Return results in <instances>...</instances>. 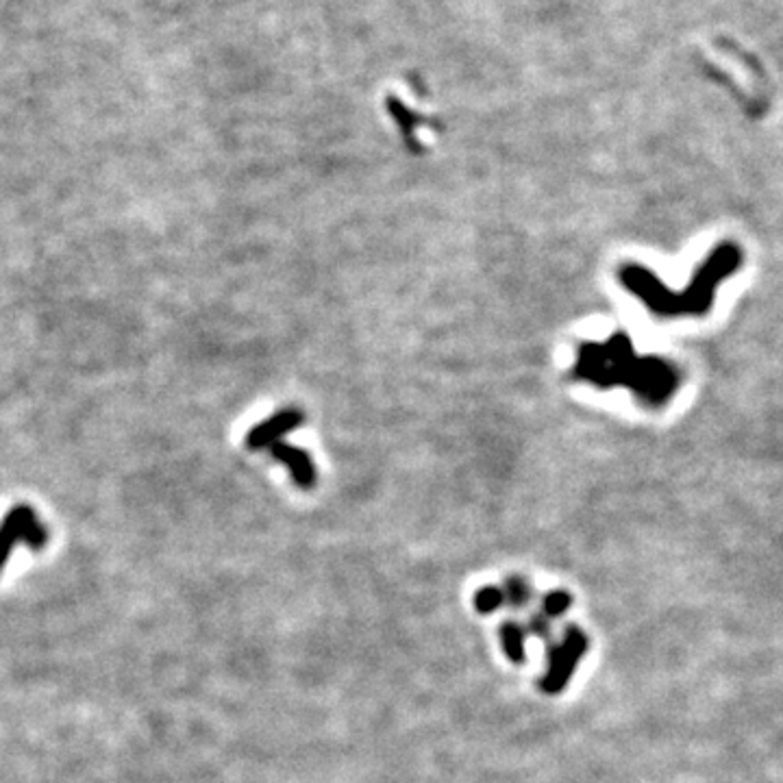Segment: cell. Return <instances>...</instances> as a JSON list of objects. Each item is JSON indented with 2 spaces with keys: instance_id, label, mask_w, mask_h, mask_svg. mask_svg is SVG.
Returning a JSON list of instances; mask_svg holds the SVG:
<instances>
[{
  "instance_id": "5",
  "label": "cell",
  "mask_w": 783,
  "mask_h": 783,
  "mask_svg": "<svg viewBox=\"0 0 783 783\" xmlns=\"http://www.w3.org/2000/svg\"><path fill=\"white\" fill-rule=\"evenodd\" d=\"M305 422V414L296 407H285L281 412L272 414L268 420L257 422V425L246 433V449L248 451H268L270 446L281 442L290 431L298 429Z\"/></svg>"
},
{
  "instance_id": "7",
  "label": "cell",
  "mask_w": 783,
  "mask_h": 783,
  "mask_svg": "<svg viewBox=\"0 0 783 783\" xmlns=\"http://www.w3.org/2000/svg\"><path fill=\"white\" fill-rule=\"evenodd\" d=\"M527 627L516 623V620H505L499 629L503 653L509 662L525 664L527 662Z\"/></svg>"
},
{
  "instance_id": "2",
  "label": "cell",
  "mask_w": 783,
  "mask_h": 783,
  "mask_svg": "<svg viewBox=\"0 0 783 783\" xmlns=\"http://www.w3.org/2000/svg\"><path fill=\"white\" fill-rule=\"evenodd\" d=\"M742 259L744 255L738 244L723 242L694 270L683 292H673L653 270L640 264L620 266L618 281L657 318H701L714 307L716 292L723 281L740 270Z\"/></svg>"
},
{
  "instance_id": "9",
  "label": "cell",
  "mask_w": 783,
  "mask_h": 783,
  "mask_svg": "<svg viewBox=\"0 0 783 783\" xmlns=\"http://www.w3.org/2000/svg\"><path fill=\"white\" fill-rule=\"evenodd\" d=\"M472 603H475V609L479 614L488 616V614H494L499 612L501 607L507 605V596H505V590L503 588H496V586H481L475 596H472Z\"/></svg>"
},
{
  "instance_id": "8",
  "label": "cell",
  "mask_w": 783,
  "mask_h": 783,
  "mask_svg": "<svg viewBox=\"0 0 783 783\" xmlns=\"http://www.w3.org/2000/svg\"><path fill=\"white\" fill-rule=\"evenodd\" d=\"M503 590H505V596H507V605L512 607V609H516V612H522V609H527L531 599H533V590H531L529 581L525 577L509 575L503 581Z\"/></svg>"
},
{
  "instance_id": "10",
  "label": "cell",
  "mask_w": 783,
  "mask_h": 783,
  "mask_svg": "<svg viewBox=\"0 0 783 783\" xmlns=\"http://www.w3.org/2000/svg\"><path fill=\"white\" fill-rule=\"evenodd\" d=\"M570 605H573V596H570L566 590H551L542 596V614L549 618H559L564 616Z\"/></svg>"
},
{
  "instance_id": "6",
  "label": "cell",
  "mask_w": 783,
  "mask_h": 783,
  "mask_svg": "<svg viewBox=\"0 0 783 783\" xmlns=\"http://www.w3.org/2000/svg\"><path fill=\"white\" fill-rule=\"evenodd\" d=\"M268 455L288 468L292 481L301 490H312L316 486V481H318L316 462L305 449H298V446L281 440L275 446H270Z\"/></svg>"
},
{
  "instance_id": "1",
  "label": "cell",
  "mask_w": 783,
  "mask_h": 783,
  "mask_svg": "<svg viewBox=\"0 0 783 783\" xmlns=\"http://www.w3.org/2000/svg\"><path fill=\"white\" fill-rule=\"evenodd\" d=\"M573 377L594 388H627L649 409L664 407L681 388L675 364L660 357H638L627 333L609 335L605 342H581Z\"/></svg>"
},
{
  "instance_id": "11",
  "label": "cell",
  "mask_w": 783,
  "mask_h": 783,
  "mask_svg": "<svg viewBox=\"0 0 783 783\" xmlns=\"http://www.w3.org/2000/svg\"><path fill=\"white\" fill-rule=\"evenodd\" d=\"M529 633H533V636L544 640L546 644H553V636H551V623H549V616L542 614V612H536L529 616V623L525 625Z\"/></svg>"
},
{
  "instance_id": "3",
  "label": "cell",
  "mask_w": 783,
  "mask_h": 783,
  "mask_svg": "<svg viewBox=\"0 0 783 783\" xmlns=\"http://www.w3.org/2000/svg\"><path fill=\"white\" fill-rule=\"evenodd\" d=\"M588 636L577 625L564 629V638L549 646V666L540 679V690L544 694H559L573 679L581 657L588 651Z\"/></svg>"
},
{
  "instance_id": "4",
  "label": "cell",
  "mask_w": 783,
  "mask_h": 783,
  "mask_svg": "<svg viewBox=\"0 0 783 783\" xmlns=\"http://www.w3.org/2000/svg\"><path fill=\"white\" fill-rule=\"evenodd\" d=\"M48 542L46 527L37 518V514L29 505L14 507L0 522V570L5 568L11 551L20 544H27L29 549L40 551Z\"/></svg>"
}]
</instances>
